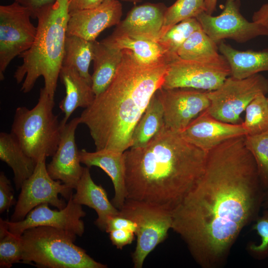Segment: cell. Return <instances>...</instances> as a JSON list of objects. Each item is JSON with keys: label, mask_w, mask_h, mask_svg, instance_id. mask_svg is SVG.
Listing matches in <instances>:
<instances>
[{"label": "cell", "mask_w": 268, "mask_h": 268, "mask_svg": "<svg viewBox=\"0 0 268 268\" xmlns=\"http://www.w3.org/2000/svg\"><path fill=\"white\" fill-rule=\"evenodd\" d=\"M201 28L197 18H191L173 25L161 36L157 42L165 51L169 62L178 57L179 49L191 35Z\"/></svg>", "instance_id": "f1b7e54d"}, {"label": "cell", "mask_w": 268, "mask_h": 268, "mask_svg": "<svg viewBox=\"0 0 268 268\" xmlns=\"http://www.w3.org/2000/svg\"><path fill=\"white\" fill-rule=\"evenodd\" d=\"M218 47L229 65L230 76L234 78H244L268 71V50L240 51L222 41Z\"/></svg>", "instance_id": "603a6c76"}, {"label": "cell", "mask_w": 268, "mask_h": 268, "mask_svg": "<svg viewBox=\"0 0 268 268\" xmlns=\"http://www.w3.org/2000/svg\"><path fill=\"white\" fill-rule=\"evenodd\" d=\"M218 51L217 44L201 28L191 35L179 49L177 55L185 60L212 62L223 58Z\"/></svg>", "instance_id": "83f0119b"}, {"label": "cell", "mask_w": 268, "mask_h": 268, "mask_svg": "<svg viewBox=\"0 0 268 268\" xmlns=\"http://www.w3.org/2000/svg\"><path fill=\"white\" fill-rule=\"evenodd\" d=\"M204 0H177L167 7L161 35L173 25L184 20L196 18L199 13L204 11Z\"/></svg>", "instance_id": "d6a6232c"}, {"label": "cell", "mask_w": 268, "mask_h": 268, "mask_svg": "<svg viewBox=\"0 0 268 268\" xmlns=\"http://www.w3.org/2000/svg\"><path fill=\"white\" fill-rule=\"evenodd\" d=\"M230 74L229 65L224 57L212 62L185 60L177 57L168 63L161 88L210 91L218 88Z\"/></svg>", "instance_id": "30bf717a"}, {"label": "cell", "mask_w": 268, "mask_h": 268, "mask_svg": "<svg viewBox=\"0 0 268 268\" xmlns=\"http://www.w3.org/2000/svg\"><path fill=\"white\" fill-rule=\"evenodd\" d=\"M106 0H68L69 12L95 7Z\"/></svg>", "instance_id": "f35d334b"}, {"label": "cell", "mask_w": 268, "mask_h": 268, "mask_svg": "<svg viewBox=\"0 0 268 268\" xmlns=\"http://www.w3.org/2000/svg\"><path fill=\"white\" fill-rule=\"evenodd\" d=\"M57 0H14L30 11L31 17L36 18L42 10L53 5Z\"/></svg>", "instance_id": "74e56055"}, {"label": "cell", "mask_w": 268, "mask_h": 268, "mask_svg": "<svg viewBox=\"0 0 268 268\" xmlns=\"http://www.w3.org/2000/svg\"><path fill=\"white\" fill-rule=\"evenodd\" d=\"M162 104L165 127L179 133L209 106L207 91L174 88L157 90Z\"/></svg>", "instance_id": "4fadbf2b"}, {"label": "cell", "mask_w": 268, "mask_h": 268, "mask_svg": "<svg viewBox=\"0 0 268 268\" xmlns=\"http://www.w3.org/2000/svg\"><path fill=\"white\" fill-rule=\"evenodd\" d=\"M242 125L246 135H256L268 130V101L265 95H258L247 106Z\"/></svg>", "instance_id": "f546056e"}, {"label": "cell", "mask_w": 268, "mask_h": 268, "mask_svg": "<svg viewBox=\"0 0 268 268\" xmlns=\"http://www.w3.org/2000/svg\"><path fill=\"white\" fill-rule=\"evenodd\" d=\"M108 233L112 244L120 250L131 244L135 236L134 232L127 229L114 230Z\"/></svg>", "instance_id": "8d00e7d4"}, {"label": "cell", "mask_w": 268, "mask_h": 268, "mask_svg": "<svg viewBox=\"0 0 268 268\" xmlns=\"http://www.w3.org/2000/svg\"><path fill=\"white\" fill-rule=\"evenodd\" d=\"M75 189L76 192L72 195L73 201L93 209L97 214L95 224L101 230H105L108 218L118 214L119 210L109 201L106 191L102 186L93 181L89 167L84 168Z\"/></svg>", "instance_id": "ffe728a7"}, {"label": "cell", "mask_w": 268, "mask_h": 268, "mask_svg": "<svg viewBox=\"0 0 268 268\" xmlns=\"http://www.w3.org/2000/svg\"><path fill=\"white\" fill-rule=\"evenodd\" d=\"M103 40L121 50H129L141 65L151 67L169 63L165 51L158 42L111 35Z\"/></svg>", "instance_id": "d4e9b609"}, {"label": "cell", "mask_w": 268, "mask_h": 268, "mask_svg": "<svg viewBox=\"0 0 268 268\" xmlns=\"http://www.w3.org/2000/svg\"><path fill=\"white\" fill-rule=\"evenodd\" d=\"M137 226L136 223L132 220L116 214L110 216L107 220L105 231L109 233L111 231L118 229L130 230L136 233Z\"/></svg>", "instance_id": "d590c367"}, {"label": "cell", "mask_w": 268, "mask_h": 268, "mask_svg": "<svg viewBox=\"0 0 268 268\" xmlns=\"http://www.w3.org/2000/svg\"><path fill=\"white\" fill-rule=\"evenodd\" d=\"M123 50L105 42H94L91 87L95 96L103 92L113 81L123 58Z\"/></svg>", "instance_id": "7402d4cb"}, {"label": "cell", "mask_w": 268, "mask_h": 268, "mask_svg": "<svg viewBox=\"0 0 268 268\" xmlns=\"http://www.w3.org/2000/svg\"><path fill=\"white\" fill-rule=\"evenodd\" d=\"M72 195L63 209H51L48 203H43L33 208L23 220L16 222L4 220L5 223L9 232L19 236L26 229L40 226L53 227L81 236L84 231L81 218L86 213L81 205L73 201Z\"/></svg>", "instance_id": "5bb4252c"}, {"label": "cell", "mask_w": 268, "mask_h": 268, "mask_svg": "<svg viewBox=\"0 0 268 268\" xmlns=\"http://www.w3.org/2000/svg\"><path fill=\"white\" fill-rule=\"evenodd\" d=\"M124 154L126 199L172 212L201 178L207 152L165 126L145 146Z\"/></svg>", "instance_id": "7a4b0ae2"}, {"label": "cell", "mask_w": 268, "mask_h": 268, "mask_svg": "<svg viewBox=\"0 0 268 268\" xmlns=\"http://www.w3.org/2000/svg\"><path fill=\"white\" fill-rule=\"evenodd\" d=\"M164 127L163 106L157 91L135 127L130 148L145 146Z\"/></svg>", "instance_id": "484cf974"}, {"label": "cell", "mask_w": 268, "mask_h": 268, "mask_svg": "<svg viewBox=\"0 0 268 268\" xmlns=\"http://www.w3.org/2000/svg\"><path fill=\"white\" fill-rule=\"evenodd\" d=\"M23 244L21 236L12 234L4 220L0 219V267L9 268L21 262Z\"/></svg>", "instance_id": "1f68e13d"}, {"label": "cell", "mask_w": 268, "mask_h": 268, "mask_svg": "<svg viewBox=\"0 0 268 268\" xmlns=\"http://www.w3.org/2000/svg\"></svg>", "instance_id": "ee69618b"}, {"label": "cell", "mask_w": 268, "mask_h": 268, "mask_svg": "<svg viewBox=\"0 0 268 268\" xmlns=\"http://www.w3.org/2000/svg\"><path fill=\"white\" fill-rule=\"evenodd\" d=\"M80 124V118L75 117L62 127L58 147L47 165L50 176L59 180L71 189H75L83 172L81 166L79 151L75 142V131Z\"/></svg>", "instance_id": "9a60e30c"}, {"label": "cell", "mask_w": 268, "mask_h": 268, "mask_svg": "<svg viewBox=\"0 0 268 268\" xmlns=\"http://www.w3.org/2000/svg\"><path fill=\"white\" fill-rule=\"evenodd\" d=\"M196 18L203 31L217 44L226 39L245 43L260 36H268L264 26L242 16L234 0H226L223 10L217 16L203 11Z\"/></svg>", "instance_id": "7c38bea8"}, {"label": "cell", "mask_w": 268, "mask_h": 268, "mask_svg": "<svg viewBox=\"0 0 268 268\" xmlns=\"http://www.w3.org/2000/svg\"><path fill=\"white\" fill-rule=\"evenodd\" d=\"M252 21L262 25L268 31V3L263 4L254 13Z\"/></svg>", "instance_id": "ab89813d"}, {"label": "cell", "mask_w": 268, "mask_h": 268, "mask_svg": "<svg viewBox=\"0 0 268 268\" xmlns=\"http://www.w3.org/2000/svg\"><path fill=\"white\" fill-rule=\"evenodd\" d=\"M79 156L81 163L86 167H99L109 176L115 192L111 202L120 209L126 200L124 152L107 149L89 152L83 149L79 150Z\"/></svg>", "instance_id": "d6986e66"}, {"label": "cell", "mask_w": 268, "mask_h": 268, "mask_svg": "<svg viewBox=\"0 0 268 268\" xmlns=\"http://www.w3.org/2000/svg\"></svg>", "instance_id": "f6af8a7d"}, {"label": "cell", "mask_w": 268, "mask_h": 268, "mask_svg": "<svg viewBox=\"0 0 268 268\" xmlns=\"http://www.w3.org/2000/svg\"><path fill=\"white\" fill-rule=\"evenodd\" d=\"M16 202L9 180L3 172L0 173V212L8 211Z\"/></svg>", "instance_id": "e575fe53"}, {"label": "cell", "mask_w": 268, "mask_h": 268, "mask_svg": "<svg viewBox=\"0 0 268 268\" xmlns=\"http://www.w3.org/2000/svg\"><path fill=\"white\" fill-rule=\"evenodd\" d=\"M59 78L66 89V95L59 103V108L64 114L61 121L65 126L72 113L78 108H86L93 102L95 95L91 85L88 83L73 68L62 66Z\"/></svg>", "instance_id": "44dd1931"}, {"label": "cell", "mask_w": 268, "mask_h": 268, "mask_svg": "<svg viewBox=\"0 0 268 268\" xmlns=\"http://www.w3.org/2000/svg\"><path fill=\"white\" fill-rule=\"evenodd\" d=\"M29 10L19 3L0 6V79L11 61L28 50L37 34Z\"/></svg>", "instance_id": "9c48e42d"}, {"label": "cell", "mask_w": 268, "mask_h": 268, "mask_svg": "<svg viewBox=\"0 0 268 268\" xmlns=\"http://www.w3.org/2000/svg\"><path fill=\"white\" fill-rule=\"evenodd\" d=\"M0 159L12 170L17 190L31 176L37 163L24 152L11 133H0Z\"/></svg>", "instance_id": "cb8c5ba5"}, {"label": "cell", "mask_w": 268, "mask_h": 268, "mask_svg": "<svg viewBox=\"0 0 268 268\" xmlns=\"http://www.w3.org/2000/svg\"><path fill=\"white\" fill-rule=\"evenodd\" d=\"M76 235L50 226L30 228L21 236V263L46 268H106L74 244Z\"/></svg>", "instance_id": "5b68a950"}, {"label": "cell", "mask_w": 268, "mask_h": 268, "mask_svg": "<svg viewBox=\"0 0 268 268\" xmlns=\"http://www.w3.org/2000/svg\"><path fill=\"white\" fill-rule=\"evenodd\" d=\"M244 138H232L207 152L201 178L172 212L171 229L202 268L225 263L241 232L262 207L265 191Z\"/></svg>", "instance_id": "6da1fadb"}, {"label": "cell", "mask_w": 268, "mask_h": 268, "mask_svg": "<svg viewBox=\"0 0 268 268\" xmlns=\"http://www.w3.org/2000/svg\"><path fill=\"white\" fill-rule=\"evenodd\" d=\"M254 222L252 229L260 237L261 242L258 244L251 243L248 248L254 257L263 259L268 257V209H264Z\"/></svg>", "instance_id": "836d02e7"}, {"label": "cell", "mask_w": 268, "mask_h": 268, "mask_svg": "<svg viewBox=\"0 0 268 268\" xmlns=\"http://www.w3.org/2000/svg\"><path fill=\"white\" fill-rule=\"evenodd\" d=\"M268 93V79L258 73L239 79L228 76L217 89L207 91L209 106L206 111L223 122L240 124L241 115L257 96Z\"/></svg>", "instance_id": "ba28073f"}, {"label": "cell", "mask_w": 268, "mask_h": 268, "mask_svg": "<svg viewBox=\"0 0 268 268\" xmlns=\"http://www.w3.org/2000/svg\"><path fill=\"white\" fill-rule=\"evenodd\" d=\"M217 0H204V11L208 14H212L215 10Z\"/></svg>", "instance_id": "60d3db41"}, {"label": "cell", "mask_w": 268, "mask_h": 268, "mask_svg": "<svg viewBox=\"0 0 268 268\" xmlns=\"http://www.w3.org/2000/svg\"><path fill=\"white\" fill-rule=\"evenodd\" d=\"M246 147L253 156L261 185L268 189V130L256 135H245Z\"/></svg>", "instance_id": "4dcf8cb0"}, {"label": "cell", "mask_w": 268, "mask_h": 268, "mask_svg": "<svg viewBox=\"0 0 268 268\" xmlns=\"http://www.w3.org/2000/svg\"><path fill=\"white\" fill-rule=\"evenodd\" d=\"M167 7L162 3H147L133 7L111 36L157 42L161 35Z\"/></svg>", "instance_id": "ac0fdd59"}, {"label": "cell", "mask_w": 268, "mask_h": 268, "mask_svg": "<svg viewBox=\"0 0 268 268\" xmlns=\"http://www.w3.org/2000/svg\"><path fill=\"white\" fill-rule=\"evenodd\" d=\"M94 41L74 35H67L62 64V66L75 69L91 85V75L89 68L93 60Z\"/></svg>", "instance_id": "4316f807"}, {"label": "cell", "mask_w": 268, "mask_h": 268, "mask_svg": "<svg viewBox=\"0 0 268 268\" xmlns=\"http://www.w3.org/2000/svg\"><path fill=\"white\" fill-rule=\"evenodd\" d=\"M122 16V5L118 0H106L95 7L69 13L67 35L94 41L105 29L117 25Z\"/></svg>", "instance_id": "2e32d148"}, {"label": "cell", "mask_w": 268, "mask_h": 268, "mask_svg": "<svg viewBox=\"0 0 268 268\" xmlns=\"http://www.w3.org/2000/svg\"><path fill=\"white\" fill-rule=\"evenodd\" d=\"M179 133L186 141L206 152L229 139L246 135L242 124L223 122L206 110Z\"/></svg>", "instance_id": "e0dca14e"}, {"label": "cell", "mask_w": 268, "mask_h": 268, "mask_svg": "<svg viewBox=\"0 0 268 268\" xmlns=\"http://www.w3.org/2000/svg\"><path fill=\"white\" fill-rule=\"evenodd\" d=\"M46 158L43 157L38 161L33 174L23 183L11 221L23 220L30 211L41 204L48 203L59 209L67 205L58 196L60 194L68 200L72 189L50 176L46 165Z\"/></svg>", "instance_id": "8fae6325"}, {"label": "cell", "mask_w": 268, "mask_h": 268, "mask_svg": "<svg viewBox=\"0 0 268 268\" xmlns=\"http://www.w3.org/2000/svg\"><path fill=\"white\" fill-rule=\"evenodd\" d=\"M68 0H57L37 16L35 39L31 47L19 56L23 60L14 73L20 90L29 92L37 79L42 76L44 88L54 99L58 79L62 66L67 22Z\"/></svg>", "instance_id": "277c9868"}, {"label": "cell", "mask_w": 268, "mask_h": 268, "mask_svg": "<svg viewBox=\"0 0 268 268\" xmlns=\"http://www.w3.org/2000/svg\"><path fill=\"white\" fill-rule=\"evenodd\" d=\"M262 208L264 209H268V189L265 191L262 203Z\"/></svg>", "instance_id": "b9f144b4"}, {"label": "cell", "mask_w": 268, "mask_h": 268, "mask_svg": "<svg viewBox=\"0 0 268 268\" xmlns=\"http://www.w3.org/2000/svg\"><path fill=\"white\" fill-rule=\"evenodd\" d=\"M55 104L54 99L43 87L33 108L20 106L14 113L10 133L37 162L43 157L53 156L60 141L62 127L53 112Z\"/></svg>", "instance_id": "8992f818"}, {"label": "cell", "mask_w": 268, "mask_h": 268, "mask_svg": "<svg viewBox=\"0 0 268 268\" xmlns=\"http://www.w3.org/2000/svg\"><path fill=\"white\" fill-rule=\"evenodd\" d=\"M119 214L134 221L137 241L132 260L141 268L147 256L167 238L172 224V212L147 202L126 199Z\"/></svg>", "instance_id": "52a82bcc"}, {"label": "cell", "mask_w": 268, "mask_h": 268, "mask_svg": "<svg viewBox=\"0 0 268 268\" xmlns=\"http://www.w3.org/2000/svg\"><path fill=\"white\" fill-rule=\"evenodd\" d=\"M122 0L135 3H137V2H139L141 1L142 0Z\"/></svg>", "instance_id": "7bdbcfd3"}, {"label": "cell", "mask_w": 268, "mask_h": 268, "mask_svg": "<svg viewBox=\"0 0 268 268\" xmlns=\"http://www.w3.org/2000/svg\"><path fill=\"white\" fill-rule=\"evenodd\" d=\"M122 50V60L111 83L79 117L96 150L124 152L131 147L135 127L162 87L167 72L168 64L142 66L129 50Z\"/></svg>", "instance_id": "3957f363"}]
</instances>
